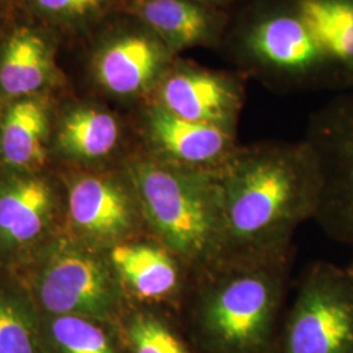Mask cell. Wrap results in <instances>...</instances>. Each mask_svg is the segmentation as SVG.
Listing matches in <instances>:
<instances>
[{
	"label": "cell",
	"mask_w": 353,
	"mask_h": 353,
	"mask_svg": "<svg viewBox=\"0 0 353 353\" xmlns=\"http://www.w3.org/2000/svg\"><path fill=\"white\" fill-rule=\"evenodd\" d=\"M68 220L75 240L102 252L145 232L139 204L121 166L75 176L68 188Z\"/></svg>",
	"instance_id": "9c48e42d"
},
{
	"label": "cell",
	"mask_w": 353,
	"mask_h": 353,
	"mask_svg": "<svg viewBox=\"0 0 353 353\" xmlns=\"http://www.w3.org/2000/svg\"><path fill=\"white\" fill-rule=\"evenodd\" d=\"M281 353H353V268L318 261L303 271Z\"/></svg>",
	"instance_id": "52a82bcc"
},
{
	"label": "cell",
	"mask_w": 353,
	"mask_h": 353,
	"mask_svg": "<svg viewBox=\"0 0 353 353\" xmlns=\"http://www.w3.org/2000/svg\"><path fill=\"white\" fill-rule=\"evenodd\" d=\"M106 255L128 303L181 307L191 271L164 245L139 236L110 248Z\"/></svg>",
	"instance_id": "7c38bea8"
},
{
	"label": "cell",
	"mask_w": 353,
	"mask_h": 353,
	"mask_svg": "<svg viewBox=\"0 0 353 353\" xmlns=\"http://www.w3.org/2000/svg\"><path fill=\"white\" fill-rule=\"evenodd\" d=\"M118 326L127 353H191L172 325L148 306L128 303Z\"/></svg>",
	"instance_id": "7402d4cb"
},
{
	"label": "cell",
	"mask_w": 353,
	"mask_h": 353,
	"mask_svg": "<svg viewBox=\"0 0 353 353\" xmlns=\"http://www.w3.org/2000/svg\"><path fill=\"white\" fill-rule=\"evenodd\" d=\"M125 12L151 28L176 57L192 49L220 50L232 19L229 10L201 0H130Z\"/></svg>",
	"instance_id": "4fadbf2b"
},
{
	"label": "cell",
	"mask_w": 353,
	"mask_h": 353,
	"mask_svg": "<svg viewBox=\"0 0 353 353\" xmlns=\"http://www.w3.org/2000/svg\"><path fill=\"white\" fill-rule=\"evenodd\" d=\"M248 77L176 57L152 96L170 113L237 134Z\"/></svg>",
	"instance_id": "30bf717a"
},
{
	"label": "cell",
	"mask_w": 353,
	"mask_h": 353,
	"mask_svg": "<svg viewBox=\"0 0 353 353\" xmlns=\"http://www.w3.org/2000/svg\"><path fill=\"white\" fill-rule=\"evenodd\" d=\"M303 140L321 181L313 220L331 240L353 249V89L312 114Z\"/></svg>",
	"instance_id": "ba28073f"
},
{
	"label": "cell",
	"mask_w": 353,
	"mask_h": 353,
	"mask_svg": "<svg viewBox=\"0 0 353 353\" xmlns=\"http://www.w3.org/2000/svg\"><path fill=\"white\" fill-rule=\"evenodd\" d=\"M0 353H42L41 313L26 292L0 283Z\"/></svg>",
	"instance_id": "ffe728a7"
},
{
	"label": "cell",
	"mask_w": 353,
	"mask_h": 353,
	"mask_svg": "<svg viewBox=\"0 0 353 353\" xmlns=\"http://www.w3.org/2000/svg\"><path fill=\"white\" fill-rule=\"evenodd\" d=\"M130 0H26L30 13L46 26L75 33H93L103 21L125 12Z\"/></svg>",
	"instance_id": "44dd1931"
},
{
	"label": "cell",
	"mask_w": 353,
	"mask_h": 353,
	"mask_svg": "<svg viewBox=\"0 0 353 353\" xmlns=\"http://www.w3.org/2000/svg\"><path fill=\"white\" fill-rule=\"evenodd\" d=\"M50 117L48 93L4 103L0 115V161L16 172H33L45 164Z\"/></svg>",
	"instance_id": "e0dca14e"
},
{
	"label": "cell",
	"mask_w": 353,
	"mask_h": 353,
	"mask_svg": "<svg viewBox=\"0 0 353 353\" xmlns=\"http://www.w3.org/2000/svg\"><path fill=\"white\" fill-rule=\"evenodd\" d=\"M127 126L102 102H77L58 121L55 148L77 163L118 166L134 152L126 151Z\"/></svg>",
	"instance_id": "9a60e30c"
},
{
	"label": "cell",
	"mask_w": 353,
	"mask_h": 353,
	"mask_svg": "<svg viewBox=\"0 0 353 353\" xmlns=\"http://www.w3.org/2000/svg\"><path fill=\"white\" fill-rule=\"evenodd\" d=\"M145 232L173 252L190 271L219 259L220 212L216 172L166 164L137 150L121 164Z\"/></svg>",
	"instance_id": "3957f363"
},
{
	"label": "cell",
	"mask_w": 353,
	"mask_h": 353,
	"mask_svg": "<svg viewBox=\"0 0 353 353\" xmlns=\"http://www.w3.org/2000/svg\"><path fill=\"white\" fill-rule=\"evenodd\" d=\"M42 353H127L121 328L88 316L41 314Z\"/></svg>",
	"instance_id": "d6986e66"
},
{
	"label": "cell",
	"mask_w": 353,
	"mask_h": 353,
	"mask_svg": "<svg viewBox=\"0 0 353 353\" xmlns=\"http://www.w3.org/2000/svg\"><path fill=\"white\" fill-rule=\"evenodd\" d=\"M220 51L271 90L330 88L325 55L290 0H249L232 16Z\"/></svg>",
	"instance_id": "277c9868"
},
{
	"label": "cell",
	"mask_w": 353,
	"mask_h": 353,
	"mask_svg": "<svg viewBox=\"0 0 353 353\" xmlns=\"http://www.w3.org/2000/svg\"><path fill=\"white\" fill-rule=\"evenodd\" d=\"M203 3H207V4H211L214 7H219V8H224V10H229L230 6L236 4L237 1L240 0H201Z\"/></svg>",
	"instance_id": "603a6c76"
},
{
	"label": "cell",
	"mask_w": 353,
	"mask_h": 353,
	"mask_svg": "<svg viewBox=\"0 0 353 353\" xmlns=\"http://www.w3.org/2000/svg\"><path fill=\"white\" fill-rule=\"evenodd\" d=\"M293 249L262 259L216 261L191 272L181 303L212 353H263L287 296Z\"/></svg>",
	"instance_id": "7a4b0ae2"
},
{
	"label": "cell",
	"mask_w": 353,
	"mask_h": 353,
	"mask_svg": "<svg viewBox=\"0 0 353 353\" xmlns=\"http://www.w3.org/2000/svg\"><path fill=\"white\" fill-rule=\"evenodd\" d=\"M220 212L217 261L275 256L293 249L319 199L316 157L305 140L242 145L216 173Z\"/></svg>",
	"instance_id": "6da1fadb"
},
{
	"label": "cell",
	"mask_w": 353,
	"mask_h": 353,
	"mask_svg": "<svg viewBox=\"0 0 353 353\" xmlns=\"http://www.w3.org/2000/svg\"><path fill=\"white\" fill-rule=\"evenodd\" d=\"M176 58L151 28L121 12L92 33L87 70L105 99L138 106L151 100Z\"/></svg>",
	"instance_id": "8992f818"
},
{
	"label": "cell",
	"mask_w": 353,
	"mask_h": 353,
	"mask_svg": "<svg viewBox=\"0 0 353 353\" xmlns=\"http://www.w3.org/2000/svg\"><path fill=\"white\" fill-rule=\"evenodd\" d=\"M138 150L166 164L217 172L239 148L237 134L170 113L157 102L137 106Z\"/></svg>",
	"instance_id": "8fae6325"
},
{
	"label": "cell",
	"mask_w": 353,
	"mask_h": 353,
	"mask_svg": "<svg viewBox=\"0 0 353 353\" xmlns=\"http://www.w3.org/2000/svg\"><path fill=\"white\" fill-rule=\"evenodd\" d=\"M41 314L88 316L118 325L128 300L106 252L80 241L45 246L28 274Z\"/></svg>",
	"instance_id": "5b68a950"
},
{
	"label": "cell",
	"mask_w": 353,
	"mask_h": 353,
	"mask_svg": "<svg viewBox=\"0 0 353 353\" xmlns=\"http://www.w3.org/2000/svg\"><path fill=\"white\" fill-rule=\"evenodd\" d=\"M62 81L55 38L46 28L19 24L1 38L0 100L4 103L49 93Z\"/></svg>",
	"instance_id": "5bb4252c"
},
{
	"label": "cell",
	"mask_w": 353,
	"mask_h": 353,
	"mask_svg": "<svg viewBox=\"0 0 353 353\" xmlns=\"http://www.w3.org/2000/svg\"><path fill=\"white\" fill-rule=\"evenodd\" d=\"M325 55L330 88L353 89V0H290Z\"/></svg>",
	"instance_id": "ac0fdd59"
},
{
	"label": "cell",
	"mask_w": 353,
	"mask_h": 353,
	"mask_svg": "<svg viewBox=\"0 0 353 353\" xmlns=\"http://www.w3.org/2000/svg\"><path fill=\"white\" fill-rule=\"evenodd\" d=\"M55 211L50 183L33 172L0 178V252L21 250L39 240Z\"/></svg>",
	"instance_id": "2e32d148"
}]
</instances>
